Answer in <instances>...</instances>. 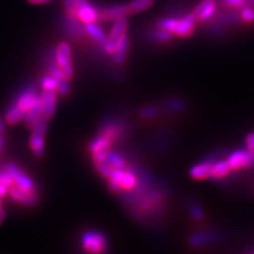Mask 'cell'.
Here are the masks:
<instances>
[{"label":"cell","mask_w":254,"mask_h":254,"mask_svg":"<svg viewBox=\"0 0 254 254\" xmlns=\"http://www.w3.org/2000/svg\"><path fill=\"white\" fill-rule=\"evenodd\" d=\"M153 36H154V38L156 39V41H158V42H169L170 39L172 38L171 32L166 31L164 29H160V30H158V31H155Z\"/></svg>","instance_id":"cell-27"},{"label":"cell","mask_w":254,"mask_h":254,"mask_svg":"<svg viewBox=\"0 0 254 254\" xmlns=\"http://www.w3.org/2000/svg\"><path fill=\"white\" fill-rule=\"evenodd\" d=\"M253 254H254V253H253Z\"/></svg>","instance_id":"cell-42"},{"label":"cell","mask_w":254,"mask_h":254,"mask_svg":"<svg viewBox=\"0 0 254 254\" xmlns=\"http://www.w3.org/2000/svg\"><path fill=\"white\" fill-rule=\"evenodd\" d=\"M213 163V160H205L194 165L193 168L190 170V176L195 180H204L211 178Z\"/></svg>","instance_id":"cell-13"},{"label":"cell","mask_w":254,"mask_h":254,"mask_svg":"<svg viewBox=\"0 0 254 254\" xmlns=\"http://www.w3.org/2000/svg\"><path fill=\"white\" fill-rule=\"evenodd\" d=\"M1 145H2V136L1 133H0V149H1Z\"/></svg>","instance_id":"cell-40"},{"label":"cell","mask_w":254,"mask_h":254,"mask_svg":"<svg viewBox=\"0 0 254 254\" xmlns=\"http://www.w3.org/2000/svg\"><path fill=\"white\" fill-rule=\"evenodd\" d=\"M210 237H211V235L205 234V233L204 234L203 233L195 234L194 236L190 237V244H193V245H202V244L208 242L210 240Z\"/></svg>","instance_id":"cell-28"},{"label":"cell","mask_w":254,"mask_h":254,"mask_svg":"<svg viewBox=\"0 0 254 254\" xmlns=\"http://www.w3.org/2000/svg\"><path fill=\"white\" fill-rule=\"evenodd\" d=\"M128 5L127 4H119V5H113L107 9L103 10L100 13V16L102 19L105 20H113V19H120L126 17L127 15H129Z\"/></svg>","instance_id":"cell-12"},{"label":"cell","mask_w":254,"mask_h":254,"mask_svg":"<svg viewBox=\"0 0 254 254\" xmlns=\"http://www.w3.org/2000/svg\"><path fill=\"white\" fill-rule=\"evenodd\" d=\"M196 18L194 14H190L180 20L177 19H161L157 21V26L179 36H190L194 31Z\"/></svg>","instance_id":"cell-1"},{"label":"cell","mask_w":254,"mask_h":254,"mask_svg":"<svg viewBox=\"0 0 254 254\" xmlns=\"http://www.w3.org/2000/svg\"><path fill=\"white\" fill-rule=\"evenodd\" d=\"M60 82L57 77H54L53 75H47L43 77L42 79V86L44 90H49V91H55L59 93V87H60Z\"/></svg>","instance_id":"cell-23"},{"label":"cell","mask_w":254,"mask_h":254,"mask_svg":"<svg viewBox=\"0 0 254 254\" xmlns=\"http://www.w3.org/2000/svg\"><path fill=\"white\" fill-rule=\"evenodd\" d=\"M82 246L89 254H104L107 248V241L99 231H87L82 236Z\"/></svg>","instance_id":"cell-3"},{"label":"cell","mask_w":254,"mask_h":254,"mask_svg":"<svg viewBox=\"0 0 254 254\" xmlns=\"http://www.w3.org/2000/svg\"><path fill=\"white\" fill-rule=\"evenodd\" d=\"M241 17L245 22L252 23L254 21V9L249 5L245 6L241 12Z\"/></svg>","instance_id":"cell-26"},{"label":"cell","mask_w":254,"mask_h":254,"mask_svg":"<svg viewBox=\"0 0 254 254\" xmlns=\"http://www.w3.org/2000/svg\"><path fill=\"white\" fill-rule=\"evenodd\" d=\"M154 3V0H132L130 3H128V10L129 13H140L144 10H147L149 6H152Z\"/></svg>","instance_id":"cell-22"},{"label":"cell","mask_w":254,"mask_h":254,"mask_svg":"<svg viewBox=\"0 0 254 254\" xmlns=\"http://www.w3.org/2000/svg\"><path fill=\"white\" fill-rule=\"evenodd\" d=\"M159 110L156 108V107H153V106H148V107H145L143 108L141 111H140V116L142 118L144 119H148V118H154L158 115Z\"/></svg>","instance_id":"cell-29"},{"label":"cell","mask_w":254,"mask_h":254,"mask_svg":"<svg viewBox=\"0 0 254 254\" xmlns=\"http://www.w3.org/2000/svg\"><path fill=\"white\" fill-rule=\"evenodd\" d=\"M10 196L15 201L26 205H34L37 201L34 190H23L18 186H12L10 188Z\"/></svg>","instance_id":"cell-10"},{"label":"cell","mask_w":254,"mask_h":254,"mask_svg":"<svg viewBox=\"0 0 254 254\" xmlns=\"http://www.w3.org/2000/svg\"><path fill=\"white\" fill-rule=\"evenodd\" d=\"M226 161L231 171L249 169L254 165V154L248 149H237L227 157Z\"/></svg>","instance_id":"cell-5"},{"label":"cell","mask_w":254,"mask_h":254,"mask_svg":"<svg viewBox=\"0 0 254 254\" xmlns=\"http://www.w3.org/2000/svg\"><path fill=\"white\" fill-rule=\"evenodd\" d=\"M50 0H29V2L33 3V4H39V3H46L49 2Z\"/></svg>","instance_id":"cell-36"},{"label":"cell","mask_w":254,"mask_h":254,"mask_svg":"<svg viewBox=\"0 0 254 254\" xmlns=\"http://www.w3.org/2000/svg\"><path fill=\"white\" fill-rule=\"evenodd\" d=\"M1 205H2V201H1V197H0V208H1Z\"/></svg>","instance_id":"cell-41"},{"label":"cell","mask_w":254,"mask_h":254,"mask_svg":"<svg viewBox=\"0 0 254 254\" xmlns=\"http://www.w3.org/2000/svg\"><path fill=\"white\" fill-rule=\"evenodd\" d=\"M104 161L109 164L114 170H123L127 168V162L125 158L119 153L110 152V150L106 154Z\"/></svg>","instance_id":"cell-17"},{"label":"cell","mask_w":254,"mask_h":254,"mask_svg":"<svg viewBox=\"0 0 254 254\" xmlns=\"http://www.w3.org/2000/svg\"><path fill=\"white\" fill-rule=\"evenodd\" d=\"M225 4L232 7H242L247 2V0H221Z\"/></svg>","instance_id":"cell-32"},{"label":"cell","mask_w":254,"mask_h":254,"mask_svg":"<svg viewBox=\"0 0 254 254\" xmlns=\"http://www.w3.org/2000/svg\"><path fill=\"white\" fill-rule=\"evenodd\" d=\"M85 31L88 33L91 37H93L95 41L101 43V44H104L107 42V38L106 35L104 33V31H103L97 23H94V21L92 22H88V23H85Z\"/></svg>","instance_id":"cell-19"},{"label":"cell","mask_w":254,"mask_h":254,"mask_svg":"<svg viewBox=\"0 0 254 254\" xmlns=\"http://www.w3.org/2000/svg\"><path fill=\"white\" fill-rule=\"evenodd\" d=\"M57 64L63 71L64 76L70 79L73 76L72 59H71L70 47L66 43H61L57 48Z\"/></svg>","instance_id":"cell-6"},{"label":"cell","mask_w":254,"mask_h":254,"mask_svg":"<svg viewBox=\"0 0 254 254\" xmlns=\"http://www.w3.org/2000/svg\"><path fill=\"white\" fill-rule=\"evenodd\" d=\"M111 144H113V140L106 136H103V134H100L89 144V150L92 155L98 153H107L109 152Z\"/></svg>","instance_id":"cell-15"},{"label":"cell","mask_w":254,"mask_h":254,"mask_svg":"<svg viewBox=\"0 0 254 254\" xmlns=\"http://www.w3.org/2000/svg\"><path fill=\"white\" fill-rule=\"evenodd\" d=\"M4 130H5V125H4V123H3L1 119H0V133L3 132Z\"/></svg>","instance_id":"cell-38"},{"label":"cell","mask_w":254,"mask_h":254,"mask_svg":"<svg viewBox=\"0 0 254 254\" xmlns=\"http://www.w3.org/2000/svg\"><path fill=\"white\" fill-rule=\"evenodd\" d=\"M230 168L226 160L214 161L211 172V178L213 179H222L227 177L230 173Z\"/></svg>","instance_id":"cell-18"},{"label":"cell","mask_w":254,"mask_h":254,"mask_svg":"<svg viewBox=\"0 0 254 254\" xmlns=\"http://www.w3.org/2000/svg\"><path fill=\"white\" fill-rule=\"evenodd\" d=\"M41 99H42V105H43L42 118L46 119L48 121L50 120V119L54 116L55 111H57L58 92L44 90L41 95Z\"/></svg>","instance_id":"cell-9"},{"label":"cell","mask_w":254,"mask_h":254,"mask_svg":"<svg viewBox=\"0 0 254 254\" xmlns=\"http://www.w3.org/2000/svg\"><path fill=\"white\" fill-rule=\"evenodd\" d=\"M128 47H129V37L125 35L122 41L120 42V44H119L116 52L114 53L116 64H119V65H120V64L124 63L127 52H128Z\"/></svg>","instance_id":"cell-21"},{"label":"cell","mask_w":254,"mask_h":254,"mask_svg":"<svg viewBox=\"0 0 254 254\" xmlns=\"http://www.w3.org/2000/svg\"><path fill=\"white\" fill-rule=\"evenodd\" d=\"M246 146L249 152L254 154V132H250L247 137H246Z\"/></svg>","instance_id":"cell-33"},{"label":"cell","mask_w":254,"mask_h":254,"mask_svg":"<svg viewBox=\"0 0 254 254\" xmlns=\"http://www.w3.org/2000/svg\"><path fill=\"white\" fill-rule=\"evenodd\" d=\"M43 113V105H42V99L41 97H37L34 104L31 106V108L27 111L25 115V123L26 126L29 128H32L42 118Z\"/></svg>","instance_id":"cell-14"},{"label":"cell","mask_w":254,"mask_h":254,"mask_svg":"<svg viewBox=\"0 0 254 254\" xmlns=\"http://www.w3.org/2000/svg\"><path fill=\"white\" fill-rule=\"evenodd\" d=\"M127 19L126 17L117 19L115 26L113 27V30H111V33L109 38L107 39V42L105 43V49L109 53H115L117 48L120 44V42L123 39V37L126 35V30H127Z\"/></svg>","instance_id":"cell-7"},{"label":"cell","mask_w":254,"mask_h":254,"mask_svg":"<svg viewBox=\"0 0 254 254\" xmlns=\"http://www.w3.org/2000/svg\"><path fill=\"white\" fill-rule=\"evenodd\" d=\"M6 171L11 175V177L13 178V181L14 184H16V186H18L19 188L27 190H34V181L32 180L30 176H28L18 165H16L15 163H10L7 165Z\"/></svg>","instance_id":"cell-8"},{"label":"cell","mask_w":254,"mask_h":254,"mask_svg":"<svg viewBox=\"0 0 254 254\" xmlns=\"http://www.w3.org/2000/svg\"><path fill=\"white\" fill-rule=\"evenodd\" d=\"M95 169H97V171L102 175L103 177H105L107 179L110 177L111 173L114 171V169L111 168L109 164H107L104 160L95 162Z\"/></svg>","instance_id":"cell-25"},{"label":"cell","mask_w":254,"mask_h":254,"mask_svg":"<svg viewBox=\"0 0 254 254\" xmlns=\"http://www.w3.org/2000/svg\"><path fill=\"white\" fill-rule=\"evenodd\" d=\"M25 115L26 114L23 113L17 105L13 104L5 113V120L9 124L14 125V124L19 123L22 119H25Z\"/></svg>","instance_id":"cell-20"},{"label":"cell","mask_w":254,"mask_h":254,"mask_svg":"<svg viewBox=\"0 0 254 254\" xmlns=\"http://www.w3.org/2000/svg\"><path fill=\"white\" fill-rule=\"evenodd\" d=\"M109 179V188L114 192L119 190H130L137 186V177L131 171L123 170H114L111 173Z\"/></svg>","instance_id":"cell-2"},{"label":"cell","mask_w":254,"mask_h":254,"mask_svg":"<svg viewBox=\"0 0 254 254\" xmlns=\"http://www.w3.org/2000/svg\"><path fill=\"white\" fill-rule=\"evenodd\" d=\"M37 97L38 95L35 93L34 90L29 89L19 95V98L15 104L17 105L23 111V113L26 114L27 111L31 108V106L34 104V102L37 99Z\"/></svg>","instance_id":"cell-16"},{"label":"cell","mask_w":254,"mask_h":254,"mask_svg":"<svg viewBox=\"0 0 254 254\" xmlns=\"http://www.w3.org/2000/svg\"><path fill=\"white\" fill-rule=\"evenodd\" d=\"M47 120L44 118L32 127V134L30 138V147L37 157H42L45 152V134L47 131Z\"/></svg>","instance_id":"cell-4"},{"label":"cell","mask_w":254,"mask_h":254,"mask_svg":"<svg viewBox=\"0 0 254 254\" xmlns=\"http://www.w3.org/2000/svg\"><path fill=\"white\" fill-rule=\"evenodd\" d=\"M9 190H10L9 186H6V185L1 184V182H0V197L5 196L7 193H9Z\"/></svg>","instance_id":"cell-35"},{"label":"cell","mask_w":254,"mask_h":254,"mask_svg":"<svg viewBox=\"0 0 254 254\" xmlns=\"http://www.w3.org/2000/svg\"><path fill=\"white\" fill-rule=\"evenodd\" d=\"M247 3H248L249 6L253 7V9H254V0H249V1H247Z\"/></svg>","instance_id":"cell-39"},{"label":"cell","mask_w":254,"mask_h":254,"mask_svg":"<svg viewBox=\"0 0 254 254\" xmlns=\"http://www.w3.org/2000/svg\"><path fill=\"white\" fill-rule=\"evenodd\" d=\"M0 182L1 184H4L6 186H9L10 188L14 185L13 178L11 177V175L7 173V171H0Z\"/></svg>","instance_id":"cell-30"},{"label":"cell","mask_w":254,"mask_h":254,"mask_svg":"<svg viewBox=\"0 0 254 254\" xmlns=\"http://www.w3.org/2000/svg\"><path fill=\"white\" fill-rule=\"evenodd\" d=\"M190 214H192V216L195 218V219H201L203 217V212L202 210L200 209V206L198 205H193L192 208H190Z\"/></svg>","instance_id":"cell-34"},{"label":"cell","mask_w":254,"mask_h":254,"mask_svg":"<svg viewBox=\"0 0 254 254\" xmlns=\"http://www.w3.org/2000/svg\"><path fill=\"white\" fill-rule=\"evenodd\" d=\"M65 1V4L67 6V9L69 13L71 14V17H76L77 16V6L75 3V0H64Z\"/></svg>","instance_id":"cell-31"},{"label":"cell","mask_w":254,"mask_h":254,"mask_svg":"<svg viewBox=\"0 0 254 254\" xmlns=\"http://www.w3.org/2000/svg\"><path fill=\"white\" fill-rule=\"evenodd\" d=\"M77 16L82 19L85 23L92 22L97 19V12L93 9L91 5L85 7V9H81L77 11Z\"/></svg>","instance_id":"cell-24"},{"label":"cell","mask_w":254,"mask_h":254,"mask_svg":"<svg viewBox=\"0 0 254 254\" xmlns=\"http://www.w3.org/2000/svg\"><path fill=\"white\" fill-rule=\"evenodd\" d=\"M216 4L214 0H202V1L196 6L193 14L198 20H208L210 19L214 12H215Z\"/></svg>","instance_id":"cell-11"},{"label":"cell","mask_w":254,"mask_h":254,"mask_svg":"<svg viewBox=\"0 0 254 254\" xmlns=\"http://www.w3.org/2000/svg\"><path fill=\"white\" fill-rule=\"evenodd\" d=\"M4 218H5V211L3 209L0 208V225L2 224Z\"/></svg>","instance_id":"cell-37"}]
</instances>
